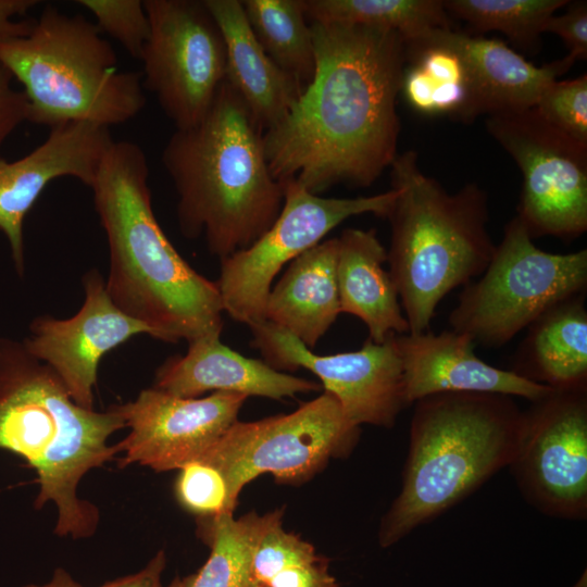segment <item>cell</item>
Returning a JSON list of instances; mask_svg holds the SVG:
<instances>
[{
    "mask_svg": "<svg viewBox=\"0 0 587 587\" xmlns=\"http://www.w3.org/2000/svg\"><path fill=\"white\" fill-rule=\"evenodd\" d=\"M310 24L314 75L289 113L263 133L270 172L315 195L337 184L367 187L398 155L404 39L361 25Z\"/></svg>",
    "mask_w": 587,
    "mask_h": 587,
    "instance_id": "6da1fadb",
    "label": "cell"
},
{
    "mask_svg": "<svg viewBox=\"0 0 587 587\" xmlns=\"http://www.w3.org/2000/svg\"><path fill=\"white\" fill-rule=\"evenodd\" d=\"M148 177L141 147L114 140L89 187L109 247L107 291L152 338L175 344L220 336L224 308L217 284L195 271L164 234Z\"/></svg>",
    "mask_w": 587,
    "mask_h": 587,
    "instance_id": "7a4b0ae2",
    "label": "cell"
},
{
    "mask_svg": "<svg viewBox=\"0 0 587 587\" xmlns=\"http://www.w3.org/2000/svg\"><path fill=\"white\" fill-rule=\"evenodd\" d=\"M161 161L177 192L180 233L203 236L220 260L251 246L282 210L283 186L270 172L263 132L226 80L197 124L175 129Z\"/></svg>",
    "mask_w": 587,
    "mask_h": 587,
    "instance_id": "3957f363",
    "label": "cell"
},
{
    "mask_svg": "<svg viewBox=\"0 0 587 587\" xmlns=\"http://www.w3.org/2000/svg\"><path fill=\"white\" fill-rule=\"evenodd\" d=\"M124 427L112 407L98 412L77 405L60 377L23 341L0 337V449L36 471L35 504H54L57 535L79 539L95 533L98 509L82 500L77 488L90 470L118 452L108 440Z\"/></svg>",
    "mask_w": 587,
    "mask_h": 587,
    "instance_id": "277c9868",
    "label": "cell"
},
{
    "mask_svg": "<svg viewBox=\"0 0 587 587\" xmlns=\"http://www.w3.org/2000/svg\"><path fill=\"white\" fill-rule=\"evenodd\" d=\"M524 424L513 397L445 392L415 402L402 486L380 521L388 548L476 491L513 460Z\"/></svg>",
    "mask_w": 587,
    "mask_h": 587,
    "instance_id": "5b68a950",
    "label": "cell"
},
{
    "mask_svg": "<svg viewBox=\"0 0 587 587\" xmlns=\"http://www.w3.org/2000/svg\"><path fill=\"white\" fill-rule=\"evenodd\" d=\"M397 198L390 223L389 274L409 334L427 332L439 302L479 277L495 252L488 196L470 183L448 192L420 167L417 153H398L390 165Z\"/></svg>",
    "mask_w": 587,
    "mask_h": 587,
    "instance_id": "8992f818",
    "label": "cell"
},
{
    "mask_svg": "<svg viewBox=\"0 0 587 587\" xmlns=\"http://www.w3.org/2000/svg\"><path fill=\"white\" fill-rule=\"evenodd\" d=\"M0 64L24 87L27 121L49 129L70 122L110 128L146 105L141 72L121 71L95 23L53 4L28 35L0 42Z\"/></svg>",
    "mask_w": 587,
    "mask_h": 587,
    "instance_id": "52a82bcc",
    "label": "cell"
},
{
    "mask_svg": "<svg viewBox=\"0 0 587 587\" xmlns=\"http://www.w3.org/2000/svg\"><path fill=\"white\" fill-rule=\"evenodd\" d=\"M586 286V249L544 251L515 216L486 270L463 287L448 321L474 344L499 348L553 305L585 292Z\"/></svg>",
    "mask_w": 587,
    "mask_h": 587,
    "instance_id": "ba28073f",
    "label": "cell"
},
{
    "mask_svg": "<svg viewBox=\"0 0 587 587\" xmlns=\"http://www.w3.org/2000/svg\"><path fill=\"white\" fill-rule=\"evenodd\" d=\"M360 427L345 416L334 396L324 391L287 414L234 423L199 459L224 476L229 507L242 488L270 473L280 484L301 485L330 459L345 458L355 447Z\"/></svg>",
    "mask_w": 587,
    "mask_h": 587,
    "instance_id": "9c48e42d",
    "label": "cell"
},
{
    "mask_svg": "<svg viewBox=\"0 0 587 587\" xmlns=\"http://www.w3.org/2000/svg\"><path fill=\"white\" fill-rule=\"evenodd\" d=\"M282 210L271 227L248 248L221 260L216 282L224 312L248 326L265 321L266 299L280 270L345 220L372 213L386 217L395 188L369 197L324 198L285 180Z\"/></svg>",
    "mask_w": 587,
    "mask_h": 587,
    "instance_id": "30bf717a",
    "label": "cell"
},
{
    "mask_svg": "<svg viewBox=\"0 0 587 587\" xmlns=\"http://www.w3.org/2000/svg\"><path fill=\"white\" fill-rule=\"evenodd\" d=\"M488 134L522 176L516 217L534 239H575L587 230V143L551 125L535 107L487 115Z\"/></svg>",
    "mask_w": 587,
    "mask_h": 587,
    "instance_id": "8fae6325",
    "label": "cell"
},
{
    "mask_svg": "<svg viewBox=\"0 0 587 587\" xmlns=\"http://www.w3.org/2000/svg\"><path fill=\"white\" fill-rule=\"evenodd\" d=\"M150 33L139 61L152 92L176 129L197 124L225 80L226 50L204 0H143Z\"/></svg>",
    "mask_w": 587,
    "mask_h": 587,
    "instance_id": "7c38bea8",
    "label": "cell"
},
{
    "mask_svg": "<svg viewBox=\"0 0 587 587\" xmlns=\"http://www.w3.org/2000/svg\"><path fill=\"white\" fill-rule=\"evenodd\" d=\"M523 498L542 514L587 516V388L555 390L532 402L509 464Z\"/></svg>",
    "mask_w": 587,
    "mask_h": 587,
    "instance_id": "4fadbf2b",
    "label": "cell"
},
{
    "mask_svg": "<svg viewBox=\"0 0 587 587\" xmlns=\"http://www.w3.org/2000/svg\"><path fill=\"white\" fill-rule=\"evenodd\" d=\"M264 362L277 371L305 369L316 375L355 426L391 428L405 400L402 361L396 335L378 344L370 338L361 349L319 355L285 329L267 322L249 326Z\"/></svg>",
    "mask_w": 587,
    "mask_h": 587,
    "instance_id": "5bb4252c",
    "label": "cell"
},
{
    "mask_svg": "<svg viewBox=\"0 0 587 587\" xmlns=\"http://www.w3.org/2000/svg\"><path fill=\"white\" fill-rule=\"evenodd\" d=\"M248 397L215 391L204 398H180L154 387L112 408L128 435L116 446L123 465L138 463L157 472L179 470L199 459L238 421Z\"/></svg>",
    "mask_w": 587,
    "mask_h": 587,
    "instance_id": "9a60e30c",
    "label": "cell"
},
{
    "mask_svg": "<svg viewBox=\"0 0 587 587\" xmlns=\"http://www.w3.org/2000/svg\"><path fill=\"white\" fill-rule=\"evenodd\" d=\"M85 299L71 317H35L23 342L60 377L73 401L93 410L98 366L105 353L150 329L128 316L110 298L97 270L83 276Z\"/></svg>",
    "mask_w": 587,
    "mask_h": 587,
    "instance_id": "2e32d148",
    "label": "cell"
},
{
    "mask_svg": "<svg viewBox=\"0 0 587 587\" xmlns=\"http://www.w3.org/2000/svg\"><path fill=\"white\" fill-rule=\"evenodd\" d=\"M110 128L88 122H70L49 129L45 141L25 157L0 158V230L5 235L14 267L24 274L23 223L48 184L73 177L90 187L113 142Z\"/></svg>",
    "mask_w": 587,
    "mask_h": 587,
    "instance_id": "e0dca14e",
    "label": "cell"
},
{
    "mask_svg": "<svg viewBox=\"0 0 587 587\" xmlns=\"http://www.w3.org/2000/svg\"><path fill=\"white\" fill-rule=\"evenodd\" d=\"M396 342L408 405L445 392L495 394L534 402L553 391L513 371L488 364L475 354V344L469 336L452 329L396 335Z\"/></svg>",
    "mask_w": 587,
    "mask_h": 587,
    "instance_id": "ac0fdd59",
    "label": "cell"
},
{
    "mask_svg": "<svg viewBox=\"0 0 587 587\" xmlns=\"http://www.w3.org/2000/svg\"><path fill=\"white\" fill-rule=\"evenodd\" d=\"M405 46H440L460 58L469 77L474 118L535 107L544 89L575 62L566 55L536 66L501 40L451 27L432 29Z\"/></svg>",
    "mask_w": 587,
    "mask_h": 587,
    "instance_id": "d6986e66",
    "label": "cell"
},
{
    "mask_svg": "<svg viewBox=\"0 0 587 587\" xmlns=\"http://www.w3.org/2000/svg\"><path fill=\"white\" fill-rule=\"evenodd\" d=\"M153 387L180 398L214 390L280 400L317 391L321 385L246 358L212 335L188 342L184 355L166 360L155 373Z\"/></svg>",
    "mask_w": 587,
    "mask_h": 587,
    "instance_id": "ffe728a7",
    "label": "cell"
},
{
    "mask_svg": "<svg viewBox=\"0 0 587 587\" xmlns=\"http://www.w3.org/2000/svg\"><path fill=\"white\" fill-rule=\"evenodd\" d=\"M204 3L225 42V80L264 133L289 113L305 86L266 54L248 23L240 0H204Z\"/></svg>",
    "mask_w": 587,
    "mask_h": 587,
    "instance_id": "44dd1931",
    "label": "cell"
},
{
    "mask_svg": "<svg viewBox=\"0 0 587 587\" xmlns=\"http://www.w3.org/2000/svg\"><path fill=\"white\" fill-rule=\"evenodd\" d=\"M338 239L329 238L289 263L266 299L265 321L313 349L340 310L337 285Z\"/></svg>",
    "mask_w": 587,
    "mask_h": 587,
    "instance_id": "7402d4cb",
    "label": "cell"
},
{
    "mask_svg": "<svg viewBox=\"0 0 587 587\" xmlns=\"http://www.w3.org/2000/svg\"><path fill=\"white\" fill-rule=\"evenodd\" d=\"M338 239L337 285L341 312L359 317L369 338L383 342L409 333L395 282L384 267L387 250L376 230L347 228Z\"/></svg>",
    "mask_w": 587,
    "mask_h": 587,
    "instance_id": "603a6c76",
    "label": "cell"
},
{
    "mask_svg": "<svg viewBox=\"0 0 587 587\" xmlns=\"http://www.w3.org/2000/svg\"><path fill=\"white\" fill-rule=\"evenodd\" d=\"M585 292L553 305L527 327L511 371L555 390L587 388Z\"/></svg>",
    "mask_w": 587,
    "mask_h": 587,
    "instance_id": "cb8c5ba5",
    "label": "cell"
},
{
    "mask_svg": "<svg viewBox=\"0 0 587 587\" xmlns=\"http://www.w3.org/2000/svg\"><path fill=\"white\" fill-rule=\"evenodd\" d=\"M268 515L251 511L238 519L233 513L198 519L210 555L197 572L176 577L168 587H254L251 558Z\"/></svg>",
    "mask_w": 587,
    "mask_h": 587,
    "instance_id": "d4e9b609",
    "label": "cell"
},
{
    "mask_svg": "<svg viewBox=\"0 0 587 587\" xmlns=\"http://www.w3.org/2000/svg\"><path fill=\"white\" fill-rule=\"evenodd\" d=\"M401 91L416 111L474 120L470 83L460 58L440 46H405Z\"/></svg>",
    "mask_w": 587,
    "mask_h": 587,
    "instance_id": "484cf974",
    "label": "cell"
},
{
    "mask_svg": "<svg viewBox=\"0 0 587 587\" xmlns=\"http://www.w3.org/2000/svg\"><path fill=\"white\" fill-rule=\"evenodd\" d=\"M283 509L270 512L251 558L254 587H339L329 560L283 527Z\"/></svg>",
    "mask_w": 587,
    "mask_h": 587,
    "instance_id": "4316f807",
    "label": "cell"
},
{
    "mask_svg": "<svg viewBox=\"0 0 587 587\" xmlns=\"http://www.w3.org/2000/svg\"><path fill=\"white\" fill-rule=\"evenodd\" d=\"M301 4L309 22L392 30L404 42L451 27L440 0H301Z\"/></svg>",
    "mask_w": 587,
    "mask_h": 587,
    "instance_id": "83f0119b",
    "label": "cell"
},
{
    "mask_svg": "<svg viewBox=\"0 0 587 587\" xmlns=\"http://www.w3.org/2000/svg\"><path fill=\"white\" fill-rule=\"evenodd\" d=\"M241 4L266 54L307 86L315 71V50L301 0H242Z\"/></svg>",
    "mask_w": 587,
    "mask_h": 587,
    "instance_id": "f1b7e54d",
    "label": "cell"
},
{
    "mask_svg": "<svg viewBox=\"0 0 587 587\" xmlns=\"http://www.w3.org/2000/svg\"><path fill=\"white\" fill-rule=\"evenodd\" d=\"M447 13L480 32L498 30L522 47H533L547 21L567 0H445Z\"/></svg>",
    "mask_w": 587,
    "mask_h": 587,
    "instance_id": "f546056e",
    "label": "cell"
},
{
    "mask_svg": "<svg viewBox=\"0 0 587 587\" xmlns=\"http://www.w3.org/2000/svg\"><path fill=\"white\" fill-rule=\"evenodd\" d=\"M92 13L98 29L115 39L128 54L140 59L150 24L141 0H78Z\"/></svg>",
    "mask_w": 587,
    "mask_h": 587,
    "instance_id": "4dcf8cb0",
    "label": "cell"
},
{
    "mask_svg": "<svg viewBox=\"0 0 587 587\" xmlns=\"http://www.w3.org/2000/svg\"><path fill=\"white\" fill-rule=\"evenodd\" d=\"M175 495L179 504L198 519L234 514L223 474L204 461L195 460L179 469Z\"/></svg>",
    "mask_w": 587,
    "mask_h": 587,
    "instance_id": "1f68e13d",
    "label": "cell"
},
{
    "mask_svg": "<svg viewBox=\"0 0 587 587\" xmlns=\"http://www.w3.org/2000/svg\"><path fill=\"white\" fill-rule=\"evenodd\" d=\"M538 113L551 125L587 143V75L553 80L535 104Z\"/></svg>",
    "mask_w": 587,
    "mask_h": 587,
    "instance_id": "d6a6232c",
    "label": "cell"
},
{
    "mask_svg": "<svg viewBox=\"0 0 587 587\" xmlns=\"http://www.w3.org/2000/svg\"><path fill=\"white\" fill-rule=\"evenodd\" d=\"M544 33L558 35L569 50V57L576 60L587 58V4L586 1L569 4L565 13L553 14L546 23Z\"/></svg>",
    "mask_w": 587,
    "mask_h": 587,
    "instance_id": "836d02e7",
    "label": "cell"
},
{
    "mask_svg": "<svg viewBox=\"0 0 587 587\" xmlns=\"http://www.w3.org/2000/svg\"><path fill=\"white\" fill-rule=\"evenodd\" d=\"M11 73L0 64V148L14 129L27 121L28 103L23 90L12 87Z\"/></svg>",
    "mask_w": 587,
    "mask_h": 587,
    "instance_id": "e575fe53",
    "label": "cell"
},
{
    "mask_svg": "<svg viewBox=\"0 0 587 587\" xmlns=\"http://www.w3.org/2000/svg\"><path fill=\"white\" fill-rule=\"evenodd\" d=\"M37 0H0V42L26 36L34 20H17L37 5Z\"/></svg>",
    "mask_w": 587,
    "mask_h": 587,
    "instance_id": "d590c367",
    "label": "cell"
},
{
    "mask_svg": "<svg viewBox=\"0 0 587 587\" xmlns=\"http://www.w3.org/2000/svg\"><path fill=\"white\" fill-rule=\"evenodd\" d=\"M165 563V553L160 550L139 572L107 582L99 587H163L161 579Z\"/></svg>",
    "mask_w": 587,
    "mask_h": 587,
    "instance_id": "8d00e7d4",
    "label": "cell"
},
{
    "mask_svg": "<svg viewBox=\"0 0 587 587\" xmlns=\"http://www.w3.org/2000/svg\"><path fill=\"white\" fill-rule=\"evenodd\" d=\"M24 587H83L64 569H57L52 578L43 585L29 584Z\"/></svg>",
    "mask_w": 587,
    "mask_h": 587,
    "instance_id": "74e56055",
    "label": "cell"
},
{
    "mask_svg": "<svg viewBox=\"0 0 587 587\" xmlns=\"http://www.w3.org/2000/svg\"><path fill=\"white\" fill-rule=\"evenodd\" d=\"M586 572L579 577V579L572 587H586Z\"/></svg>",
    "mask_w": 587,
    "mask_h": 587,
    "instance_id": "f35d334b",
    "label": "cell"
}]
</instances>
